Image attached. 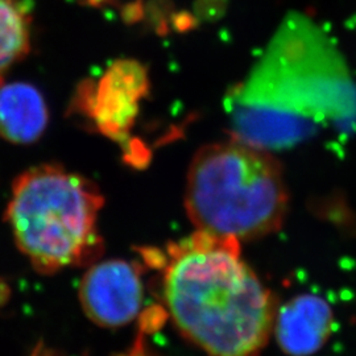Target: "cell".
I'll use <instances>...</instances> for the list:
<instances>
[{
    "label": "cell",
    "instance_id": "obj_1",
    "mask_svg": "<svg viewBox=\"0 0 356 356\" xmlns=\"http://www.w3.org/2000/svg\"><path fill=\"white\" fill-rule=\"evenodd\" d=\"M343 61L304 15H289L251 76L226 99L231 138L272 149L355 110Z\"/></svg>",
    "mask_w": 356,
    "mask_h": 356
},
{
    "label": "cell",
    "instance_id": "obj_2",
    "mask_svg": "<svg viewBox=\"0 0 356 356\" xmlns=\"http://www.w3.org/2000/svg\"><path fill=\"white\" fill-rule=\"evenodd\" d=\"M163 292L177 330L207 356H261L273 332L277 300L238 239L195 229L169 245Z\"/></svg>",
    "mask_w": 356,
    "mask_h": 356
},
{
    "label": "cell",
    "instance_id": "obj_3",
    "mask_svg": "<svg viewBox=\"0 0 356 356\" xmlns=\"http://www.w3.org/2000/svg\"><path fill=\"white\" fill-rule=\"evenodd\" d=\"M185 197L197 231L241 242L276 232L289 204L279 160L266 148L235 138L195 153Z\"/></svg>",
    "mask_w": 356,
    "mask_h": 356
},
{
    "label": "cell",
    "instance_id": "obj_4",
    "mask_svg": "<svg viewBox=\"0 0 356 356\" xmlns=\"http://www.w3.org/2000/svg\"><path fill=\"white\" fill-rule=\"evenodd\" d=\"M103 197L88 178L63 166H35L13 182L7 220L15 242L44 275L94 263L103 250Z\"/></svg>",
    "mask_w": 356,
    "mask_h": 356
},
{
    "label": "cell",
    "instance_id": "obj_5",
    "mask_svg": "<svg viewBox=\"0 0 356 356\" xmlns=\"http://www.w3.org/2000/svg\"><path fill=\"white\" fill-rule=\"evenodd\" d=\"M82 309L94 323L116 329L140 313L144 284L140 268L126 260H107L92 264L79 286Z\"/></svg>",
    "mask_w": 356,
    "mask_h": 356
},
{
    "label": "cell",
    "instance_id": "obj_6",
    "mask_svg": "<svg viewBox=\"0 0 356 356\" xmlns=\"http://www.w3.org/2000/svg\"><path fill=\"white\" fill-rule=\"evenodd\" d=\"M329 302L316 294H300L277 307L273 335L291 356H310L325 346L334 329Z\"/></svg>",
    "mask_w": 356,
    "mask_h": 356
},
{
    "label": "cell",
    "instance_id": "obj_7",
    "mask_svg": "<svg viewBox=\"0 0 356 356\" xmlns=\"http://www.w3.org/2000/svg\"><path fill=\"white\" fill-rule=\"evenodd\" d=\"M145 89L140 65L122 61L115 65L101 82L95 103V120L103 131L123 135L132 122L136 103Z\"/></svg>",
    "mask_w": 356,
    "mask_h": 356
},
{
    "label": "cell",
    "instance_id": "obj_8",
    "mask_svg": "<svg viewBox=\"0 0 356 356\" xmlns=\"http://www.w3.org/2000/svg\"><path fill=\"white\" fill-rule=\"evenodd\" d=\"M48 107L32 85L15 82L0 85V136L15 144H31L45 132Z\"/></svg>",
    "mask_w": 356,
    "mask_h": 356
},
{
    "label": "cell",
    "instance_id": "obj_9",
    "mask_svg": "<svg viewBox=\"0 0 356 356\" xmlns=\"http://www.w3.org/2000/svg\"><path fill=\"white\" fill-rule=\"evenodd\" d=\"M32 19L19 0H0V85L13 65L31 49Z\"/></svg>",
    "mask_w": 356,
    "mask_h": 356
},
{
    "label": "cell",
    "instance_id": "obj_10",
    "mask_svg": "<svg viewBox=\"0 0 356 356\" xmlns=\"http://www.w3.org/2000/svg\"><path fill=\"white\" fill-rule=\"evenodd\" d=\"M91 1H97V0H91Z\"/></svg>",
    "mask_w": 356,
    "mask_h": 356
}]
</instances>
